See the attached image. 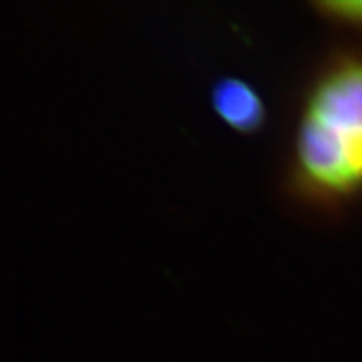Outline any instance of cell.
<instances>
[{
    "instance_id": "cell-1",
    "label": "cell",
    "mask_w": 362,
    "mask_h": 362,
    "mask_svg": "<svg viewBox=\"0 0 362 362\" xmlns=\"http://www.w3.org/2000/svg\"><path fill=\"white\" fill-rule=\"evenodd\" d=\"M282 187L292 203L322 218L362 205V44L334 45L310 72Z\"/></svg>"
},
{
    "instance_id": "cell-2",
    "label": "cell",
    "mask_w": 362,
    "mask_h": 362,
    "mask_svg": "<svg viewBox=\"0 0 362 362\" xmlns=\"http://www.w3.org/2000/svg\"><path fill=\"white\" fill-rule=\"evenodd\" d=\"M210 106L218 121L242 136L259 134L269 117L267 104L255 86L235 76H225L211 84Z\"/></svg>"
},
{
    "instance_id": "cell-3",
    "label": "cell",
    "mask_w": 362,
    "mask_h": 362,
    "mask_svg": "<svg viewBox=\"0 0 362 362\" xmlns=\"http://www.w3.org/2000/svg\"><path fill=\"white\" fill-rule=\"evenodd\" d=\"M310 8L327 24L362 35V0H319Z\"/></svg>"
}]
</instances>
